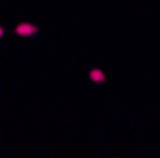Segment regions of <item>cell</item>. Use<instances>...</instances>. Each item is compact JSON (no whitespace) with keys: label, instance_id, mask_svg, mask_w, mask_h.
<instances>
[{"label":"cell","instance_id":"6da1fadb","mask_svg":"<svg viewBox=\"0 0 160 158\" xmlns=\"http://www.w3.org/2000/svg\"><path fill=\"white\" fill-rule=\"evenodd\" d=\"M38 29L34 27V25H31V23H19L17 27H15V32L19 34V36H31V34H34Z\"/></svg>","mask_w":160,"mask_h":158},{"label":"cell","instance_id":"7a4b0ae2","mask_svg":"<svg viewBox=\"0 0 160 158\" xmlns=\"http://www.w3.org/2000/svg\"><path fill=\"white\" fill-rule=\"evenodd\" d=\"M90 76H92V80H95V82H103V72L99 71V69H93L90 72Z\"/></svg>","mask_w":160,"mask_h":158},{"label":"cell","instance_id":"3957f363","mask_svg":"<svg viewBox=\"0 0 160 158\" xmlns=\"http://www.w3.org/2000/svg\"><path fill=\"white\" fill-rule=\"evenodd\" d=\"M2 34H4V29H2V27H0V36H2Z\"/></svg>","mask_w":160,"mask_h":158}]
</instances>
